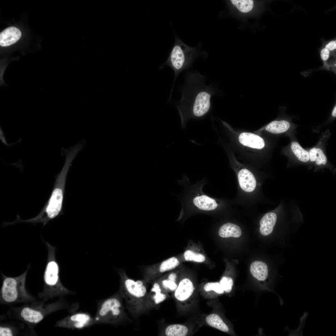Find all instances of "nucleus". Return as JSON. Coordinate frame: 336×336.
Returning <instances> with one entry per match:
<instances>
[{
    "instance_id": "obj_20",
    "label": "nucleus",
    "mask_w": 336,
    "mask_h": 336,
    "mask_svg": "<svg viewBox=\"0 0 336 336\" xmlns=\"http://www.w3.org/2000/svg\"><path fill=\"white\" fill-rule=\"evenodd\" d=\"M252 275L259 281H264L267 278L268 273V266L264 262L255 261L252 263L250 267Z\"/></svg>"
},
{
    "instance_id": "obj_25",
    "label": "nucleus",
    "mask_w": 336,
    "mask_h": 336,
    "mask_svg": "<svg viewBox=\"0 0 336 336\" xmlns=\"http://www.w3.org/2000/svg\"><path fill=\"white\" fill-rule=\"evenodd\" d=\"M291 148L295 155L300 161L306 162L310 160L308 152L303 149L297 142H292Z\"/></svg>"
},
{
    "instance_id": "obj_10",
    "label": "nucleus",
    "mask_w": 336,
    "mask_h": 336,
    "mask_svg": "<svg viewBox=\"0 0 336 336\" xmlns=\"http://www.w3.org/2000/svg\"><path fill=\"white\" fill-rule=\"evenodd\" d=\"M95 325L94 318L86 312H75L57 322L56 326L68 329H82Z\"/></svg>"
},
{
    "instance_id": "obj_11",
    "label": "nucleus",
    "mask_w": 336,
    "mask_h": 336,
    "mask_svg": "<svg viewBox=\"0 0 336 336\" xmlns=\"http://www.w3.org/2000/svg\"><path fill=\"white\" fill-rule=\"evenodd\" d=\"M180 262L175 257L169 258L158 264L147 268L143 274L144 280L148 283L152 282L165 273L173 270L180 265Z\"/></svg>"
},
{
    "instance_id": "obj_31",
    "label": "nucleus",
    "mask_w": 336,
    "mask_h": 336,
    "mask_svg": "<svg viewBox=\"0 0 336 336\" xmlns=\"http://www.w3.org/2000/svg\"><path fill=\"white\" fill-rule=\"evenodd\" d=\"M325 48L330 51L334 50L336 49V41L335 40L329 41L325 46Z\"/></svg>"
},
{
    "instance_id": "obj_26",
    "label": "nucleus",
    "mask_w": 336,
    "mask_h": 336,
    "mask_svg": "<svg viewBox=\"0 0 336 336\" xmlns=\"http://www.w3.org/2000/svg\"><path fill=\"white\" fill-rule=\"evenodd\" d=\"M233 5L241 12L247 13L250 11L254 6V2L252 0H231Z\"/></svg>"
},
{
    "instance_id": "obj_13",
    "label": "nucleus",
    "mask_w": 336,
    "mask_h": 336,
    "mask_svg": "<svg viewBox=\"0 0 336 336\" xmlns=\"http://www.w3.org/2000/svg\"><path fill=\"white\" fill-rule=\"evenodd\" d=\"M199 293L206 299H212L223 294L225 292L219 282H209L198 287Z\"/></svg>"
},
{
    "instance_id": "obj_28",
    "label": "nucleus",
    "mask_w": 336,
    "mask_h": 336,
    "mask_svg": "<svg viewBox=\"0 0 336 336\" xmlns=\"http://www.w3.org/2000/svg\"><path fill=\"white\" fill-rule=\"evenodd\" d=\"M219 282L225 293H229L231 291L234 282L231 278L223 276L222 277Z\"/></svg>"
},
{
    "instance_id": "obj_3",
    "label": "nucleus",
    "mask_w": 336,
    "mask_h": 336,
    "mask_svg": "<svg viewBox=\"0 0 336 336\" xmlns=\"http://www.w3.org/2000/svg\"><path fill=\"white\" fill-rule=\"evenodd\" d=\"M119 273L120 280L118 292L130 313L134 317H138L146 312L147 283L144 280L135 281L129 278L124 271H119Z\"/></svg>"
},
{
    "instance_id": "obj_29",
    "label": "nucleus",
    "mask_w": 336,
    "mask_h": 336,
    "mask_svg": "<svg viewBox=\"0 0 336 336\" xmlns=\"http://www.w3.org/2000/svg\"><path fill=\"white\" fill-rule=\"evenodd\" d=\"M330 55V51L324 48L322 49L320 52V57L322 60L325 62L329 59Z\"/></svg>"
},
{
    "instance_id": "obj_12",
    "label": "nucleus",
    "mask_w": 336,
    "mask_h": 336,
    "mask_svg": "<svg viewBox=\"0 0 336 336\" xmlns=\"http://www.w3.org/2000/svg\"><path fill=\"white\" fill-rule=\"evenodd\" d=\"M152 287L148 292L146 303V312L160 305L170 297L168 293L163 292L159 283L153 280Z\"/></svg>"
},
{
    "instance_id": "obj_14",
    "label": "nucleus",
    "mask_w": 336,
    "mask_h": 336,
    "mask_svg": "<svg viewBox=\"0 0 336 336\" xmlns=\"http://www.w3.org/2000/svg\"><path fill=\"white\" fill-rule=\"evenodd\" d=\"M202 324H206L224 332L228 333L230 328L228 325L218 314L212 313L201 317Z\"/></svg>"
},
{
    "instance_id": "obj_7",
    "label": "nucleus",
    "mask_w": 336,
    "mask_h": 336,
    "mask_svg": "<svg viewBox=\"0 0 336 336\" xmlns=\"http://www.w3.org/2000/svg\"><path fill=\"white\" fill-rule=\"evenodd\" d=\"M204 181L187 186L182 202V209L202 212H210L215 210L218 204L215 199L208 196L202 191Z\"/></svg>"
},
{
    "instance_id": "obj_33",
    "label": "nucleus",
    "mask_w": 336,
    "mask_h": 336,
    "mask_svg": "<svg viewBox=\"0 0 336 336\" xmlns=\"http://www.w3.org/2000/svg\"><path fill=\"white\" fill-rule=\"evenodd\" d=\"M332 115L334 117H335L336 116V106L335 105L334 106L332 110Z\"/></svg>"
},
{
    "instance_id": "obj_4",
    "label": "nucleus",
    "mask_w": 336,
    "mask_h": 336,
    "mask_svg": "<svg viewBox=\"0 0 336 336\" xmlns=\"http://www.w3.org/2000/svg\"><path fill=\"white\" fill-rule=\"evenodd\" d=\"M97 308L94 317L95 324H118L127 319L123 300L118 292L113 295L97 302Z\"/></svg>"
},
{
    "instance_id": "obj_19",
    "label": "nucleus",
    "mask_w": 336,
    "mask_h": 336,
    "mask_svg": "<svg viewBox=\"0 0 336 336\" xmlns=\"http://www.w3.org/2000/svg\"><path fill=\"white\" fill-rule=\"evenodd\" d=\"M277 220V216L273 212L265 214L260 220L259 230L264 236H268L273 231Z\"/></svg>"
},
{
    "instance_id": "obj_15",
    "label": "nucleus",
    "mask_w": 336,
    "mask_h": 336,
    "mask_svg": "<svg viewBox=\"0 0 336 336\" xmlns=\"http://www.w3.org/2000/svg\"><path fill=\"white\" fill-rule=\"evenodd\" d=\"M238 180L241 188L247 192L253 191L256 186V181L253 174L249 170L244 169L240 170L238 175Z\"/></svg>"
},
{
    "instance_id": "obj_17",
    "label": "nucleus",
    "mask_w": 336,
    "mask_h": 336,
    "mask_svg": "<svg viewBox=\"0 0 336 336\" xmlns=\"http://www.w3.org/2000/svg\"><path fill=\"white\" fill-rule=\"evenodd\" d=\"M240 142L243 145L253 148L262 149L265 146L263 139L255 134L244 132L239 137Z\"/></svg>"
},
{
    "instance_id": "obj_32",
    "label": "nucleus",
    "mask_w": 336,
    "mask_h": 336,
    "mask_svg": "<svg viewBox=\"0 0 336 336\" xmlns=\"http://www.w3.org/2000/svg\"><path fill=\"white\" fill-rule=\"evenodd\" d=\"M0 139L2 142L5 145L7 146H10L13 144H8L5 138L3 131L0 127Z\"/></svg>"
},
{
    "instance_id": "obj_18",
    "label": "nucleus",
    "mask_w": 336,
    "mask_h": 336,
    "mask_svg": "<svg viewBox=\"0 0 336 336\" xmlns=\"http://www.w3.org/2000/svg\"><path fill=\"white\" fill-rule=\"evenodd\" d=\"M192 330V327L188 325L175 324L165 327L161 334L166 336H185L190 334Z\"/></svg>"
},
{
    "instance_id": "obj_24",
    "label": "nucleus",
    "mask_w": 336,
    "mask_h": 336,
    "mask_svg": "<svg viewBox=\"0 0 336 336\" xmlns=\"http://www.w3.org/2000/svg\"><path fill=\"white\" fill-rule=\"evenodd\" d=\"M310 159L315 162L318 166L324 165L327 162V158L322 150L319 148H313L309 152Z\"/></svg>"
},
{
    "instance_id": "obj_21",
    "label": "nucleus",
    "mask_w": 336,
    "mask_h": 336,
    "mask_svg": "<svg viewBox=\"0 0 336 336\" xmlns=\"http://www.w3.org/2000/svg\"><path fill=\"white\" fill-rule=\"evenodd\" d=\"M218 233L222 238L230 237L238 238L241 235V230L238 226L231 223L225 224L220 228Z\"/></svg>"
},
{
    "instance_id": "obj_22",
    "label": "nucleus",
    "mask_w": 336,
    "mask_h": 336,
    "mask_svg": "<svg viewBox=\"0 0 336 336\" xmlns=\"http://www.w3.org/2000/svg\"><path fill=\"white\" fill-rule=\"evenodd\" d=\"M290 126V123L286 120H275L268 124L265 129L272 133L279 134L286 132Z\"/></svg>"
},
{
    "instance_id": "obj_9",
    "label": "nucleus",
    "mask_w": 336,
    "mask_h": 336,
    "mask_svg": "<svg viewBox=\"0 0 336 336\" xmlns=\"http://www.w3.org/2000/svg\"><path fill=\"white\" fill-rule=\"evenodd\" d=\"M27 270L16 277L4 278L2 288L3 299L7 302H12L18 299L25 292V283Z\"/></svg>"
},
{
    "instance_id": "obj_8",
    "label": "nucleus",
    "mask_w": 336,
    "mask_h": 336,
    "mask_svg": "<svg viewBox=\"0 0 336 336\" xmlns=\"http://www.w3.org/2000/svg\"><path fill=\"white\" fill-rule=\"evenodd\" d=\"M48 251L47 262L44 274V280L46 285L51 288L53 295L62 296L73 293L64 287L59 278V267L55 257V248L47 242H45Z\"/></svg>"
},
{
    "instance_id": "obj_30",
    "label": "nucleus",
    "mask_w": 336,
    "mask_h": 336,
    "mask_svg": "<svg viewBox=\"0 0 336 336\" xmlns=\"http://www.w3.org/2000/svg\"><path fill=\"white\" fill-rule=\"evenodd\" d=\"M0 336H12L13 334L10 329L7 327H0Z\"/></svg>"
},
{
    "instance_id": "obj_2",
    "label": "nucleus",
    "mask_w": 336,
    "mask_h": 336,
    "mask_svg": "<svg viewBox=\"0 0 336 336\" xmlns=\"http://www.w3.org/2000/svg\"><path fill=\"white\" fill-rule=\"evenodd\" d=\"M80 151L76 145L69 149L64 150L65 161L60 172L57 175L50 197L40 212L36 217L27 220L19 217L18 222H26L35 224L41 223L44 226L49 221L54 219L62 212L67 174L71 163Z\"/></svg>"
},
{
    "instance_id": "obj_6",
    "label": "nucleus",
    "mask_w": 336,
    "mask_h": 336,
    "mask_svg": "<svg viewBox=\"0 0 336 336\" xmlns=\"http://www.w3.org/2000/svg\"><path fill=\"white\" fill-rule=\"evenodd\" d=\"M199 294L198 287L187 277L180 279L177 287L172 293L177 309L181 314L189 313L197 307Z\"/></svg>"
},
{
    "instance_id": "obj_1",
    "label": "nucleus",
    "mask_w": 336,
    "mask_h": 336,
    "mask_svg": "<svg viewBox=\"0 0 336 336\" xmlns=\"http://www.w3.org/2000/svg\"><path fill=\"white\" fill-rule=\"evenodd\" d=\"M204 80V77L198 73L187 76L182 98L176 106L183 127L189 119L202 117L210 109L214 92L211 86L205 85Z\"/></svg>"
},
{
    "instance_id": "obj_5",
    "label": "nucleus",
    "mask_w": 336,
    "mask_h": 336,
    "mask_svg": "<svg viewBox=\"0 0 336 336\" xmlns=\"http://www.w3.org/2000/svg\"><path fill=\"white\" fill-rule=\"evenodd\" d=\"M196 48L187 45L176 35L175 44L169 57L160 69L166 66L170 67L174 72L175 82L180 72L189 68L198 56Z\"/></svg>"
},
{
    "instance_id": "obj_23",
    "label": "nucleus",
    "mask_w": 336,
    "mask_h": 336,
    "mask_svg": "<svg viewBox=\"0 0 336 336\" xmlns=\"http://www.w3.org/2000/svg\"><path fill=\"white\" fill-rule=\"evenodd\" d=\"M21 315L26 321L35 323L39 322L44 318L41 312L28 307L22 309Z\"/></svg>"
},
{
    "instance_id": "obj_16",
    "label": "nucleus",
    "mask_w": 336,
    "mask_h": 336,
    "mask_svg": "<svg viewBox=\"0 0 336 336\" xmlns=\"http://www.w3.org/2000/svg\"><path fill=\"white\" fill-rule=\"evenodd\" d=\"M21 35V32L17 28L8 27L0 33V45L3 47L10 45L16 42Z\"/></svg>"
},
{
    "instance_id": "obj_27",
    "label": "nucleus",
    "mask_w": 336,
    "mask_h": 336,
    "mask_svg": "<svg viewBox=\"0 0 336 336\" xmlns=\"http://www.w3.org/2000/svg\"><path fill=\"white\" fill-rule=\"evenodd\" d=\"M184 256L186 261L198 263L203 262L206 259L205 256L202 254L195 253L190 250H187L184 252Z\"/></svg>"
}]
</instances>
